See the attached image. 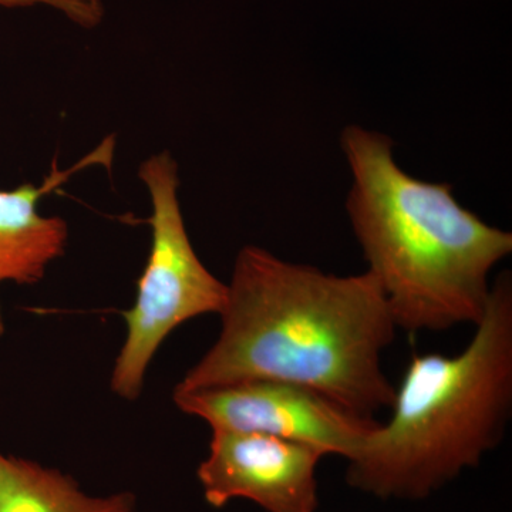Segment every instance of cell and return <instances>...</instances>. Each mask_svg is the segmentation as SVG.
Masks as SVG:
<instances>
[{
    "mask_svg": "<svg viewBox=\"0 0 512 512\" xmlns=\"http://www.w3.org/2000/svg\"><path fill=\"white\" fill-rule=\"evenodd\" d=\"M3 8H32L46 6L62 13L74 25L84 29H93L103 22L106 15L101 0H0Z\"/></svg>",
    "mask_w": 512,
    "mask_h": 512,
    "instance_id": "9",
    "label": "cell"
},
{
    "mask_svg": "<svg viewBox=\"0 0 512 512\" xmlns=\"http://www.w3.org/2000/svg\"><path fill=\"white\" fill-rule=\"evenodd\" d=\"M319 448L265 434L214 430L197 476L205 501L224 508L237 498L266 512H316Z\"/></svg>",
    "mask_w": 512,
    "mask_h": 512,
    "instance_id": "6",
    "label": "cell"
},
{
    "mask_svg": "<svg viewBox=\"0 0 512 512\" xmlns=\"http://www.w3.org/2000/svg\"><path fill=\"white\" fill-rule=\"evenodd\" d=\"M217 342L175 390L279 380L373 417L393 402L382 355L397 326L369 271L325 274L259 247L235 259Z\"/></svg>",
    "mask_w": 512,
    "mask_h": 512,
    "instance_id": "1",
    "label": "cell"
},
{
    "mask_svg": "<svg viewBox=\"0 0 512 512\" xmlns=\"http://www.w3.org/2000/svg\"><path fill=\"white\" fill-rule=\"evenodd\" d=\"M5 335V320H3L2 308H0V339Z\"/></svg>",
    "mask_w": 512,
    "mask_h": 512,
    "instance_id": "10",
    "label": "cell"
},
{
    "mask_svg": "<svg viewBox=\"0 0 512 512\" xmlns=\"http://www.w3.org/2000/svg\"><path fill=\"white\" fill-rule=\"evenodd\" d=\"M113 138H107L73 167L53 168L40 185L26 183L0 190V284L35 285L64 254L69 228L63 218L40 214L39 202L84 168L109 163Z\"/></svg>",
    "mask_w": 512,
    "mask_h": 512,
    "instance_id": "7",
    "label": "cell"
},
{
    "mask_svg": "<svg viewBox=\"0 0 512 512\" xmlns=\"http://www.w3.org/2000/svg\"><path fill=\"white\" fill-rule=\"evenodd\" d=\"M342 147L352 168L350 222L397 329L446 332L476 326L490 274L512 252V234L461 207L448 184L410 177L384 134L350 126Z\"/></svg>",
    "mask_w": 512,
    "mask_h": 512,
    "instance_id": "2",
    "label": "cell"
},
{
    "mask_svg": "<svg viewBox=\"0 0 512 512\" xmlns=\"http://www.w3.org/2000/svg\"><path fill=\"white\" fill-rule=\"evenodd\" d=\"M0 512H136V497H90L62 471L0 451Z\"/></svg>",
    "mask_w": 512,
    "mask_h": 512,
    "instance_id": "8",
    "label": "cell"
},
{
    "mask_svg": "<svg viewBox=\"0 0 512 512\" xmlns=\"http://www.w3.org/2000/svg\"><path fill=\"white\" fill-rule=\"evenodd\" d=\"M174 403L184 413L204 420L212 431L265 434L308 444L346 461L379 423L316 390L279 380L174 390Z\"/></svg>",
    "mask_w": 512,
    "mask_h": 512,
    "instance_id": "5",
    "label": "cell"
},
{
    "mask_svg": "<svg viewBox=\"0 0 512 512\" xmlns=\"http://www.w3.org/2000/svg\"><path fill=\"white\" fill-rule=\"evenodd\" d=\"M473 338L454 356L414 353L392 416L348 460V483L379 498L420 500L477 467L512 414V281L491 286Z\"/></svg>",
    "mask_w": 512,
    "mask_h": 512,
    "instance_id": "3",
    "label": "cell"
},
{
    "mask_svg": "<svg viewBox=\"0 0 512 512\" xmlns=\"http://www.w3.org/2000/svg\"><path fill=\"white\" fill-rule=\"evenodd\" d=\"M138 178L151 202V248L136 302L123 312L127 336L111 375V389L126 400L140 396L148 366L168 335L198 316L221 315L228 296V285L205 268L188 237L174 157L160 151L146 158Z\"/></svg>",
    "mask_w": 512,
    "mask_h": 512,
    "instance_id": "4",
    "label": "cell"
}]
</instances>
